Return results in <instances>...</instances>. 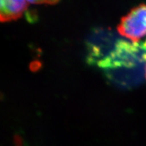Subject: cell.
<instances>
[{
	"instance_id": "3957f363",
	"label": "cell",
	"mask_w": 146,
	"mask_h": 146,
	"mask_svg": "<svg viewBox=\"0 0 146 146\" xmlns=\"http://www.w3.org/2000/svg\"><path fill=\"white\" fill-rule=\"evenodd\" d=\"M29 4L28 1L0 0V22H9L21 17Z\"/></svg>"
},
{
	"instance_id": "5b68a950",
	"label": "cell",
	"mask_w": 146,
	"mask_h": 146,
	"mask_svg": "<svg viewBox=\"0 0 146 146\" xmlns=\"http://www.w3.org/2000/svg\"><path fill=\"white\" fill-rule=\"evenodd\" d=\"M139 44L141 45L142 48H143V50L144 51V52H145V56H146V39H145V41H144L143 42H142L141 43H139Z\"/></svg>"
},
{
	"instance_id": "6da1fadb",
	"label": "cell",
	"mask_w": 146,
	"mask_h": 146,
	"mask_svg": "<svg viewBox=\"0 0 146 146\" xmlns=\"http://www.w3.org/2000/svg\"><path fill=\"white\" fill-rule=\"evenodd\" d=\"M143 62H146V56L139 43L120 40L116 42L111 52L98 64L103 69L109 80L125 85L129 83L130 75L133 74L131 71L133 72Z\"/></svg>"
},
{
	"instance_id": "8992f818",
	"label": "cell",
	"mask_w": 146,
	"mask_h": 146,
	"mask_svg": "<svg viewBox=\"0 0 146 146\" xmlns=\"http://www.w3.org/2000/svg\"><path fill=\"white\" fill-rule=\"evenodd\" d=\"M145 77H146V62L145 65Z\"/></svg>"
},
{
	"instance_id": "7a4b0ae2",
	"label": "cell",
	"mask_w": 146,
	"mask_h": 146,
	"mask_svg": "<svg viewBox=\"0 0 146 146\" xmlns=\"http://www.w3.org/2000/svg\"><path fill=\"white\" fill-rule=\"evenodd\" d=\"M120 35L132 43H140L146 36V5L141 4L122 18L117 27Z\"/></svg>"
},
{
	"instance_id": "277c9868",
	"label": "cell",
	"mask_w": 146,
	"mask_h": 146,
	"mask_svg": "<svg viewBox=\"0 0 146 146\" xmlns=\"http://www.w3.org/2000/svg\"><path fill=\"white\" fill-rule=\"evenodd\" d=\"M29 3H35V4H43V3H47V4H55L58 3L57 1H28Z\"/></svg>"
}]
</instances>
